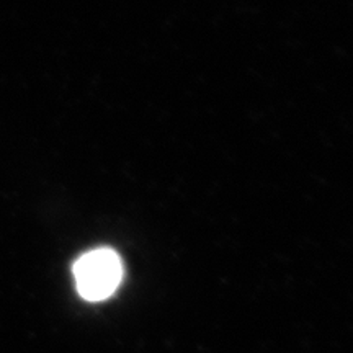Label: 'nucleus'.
Here are the masks:
<instances>
[{
  "instance_id": "1",
  "label": "nucleus",
  "mask_w": 353,
  "mask_h": 353,
  "mask_svg": "<svg viewBox=\"0 0 353 353\" xmlns=\"http://www.w3.org/2000/svg\"><path fill=\"white\" fill-rule=\"evenodd\" d=\"M121 276V259L112 249L90 250L74 265L77 291L87 301H101L112 296Z\"/></svg>"
}]
</instances>
